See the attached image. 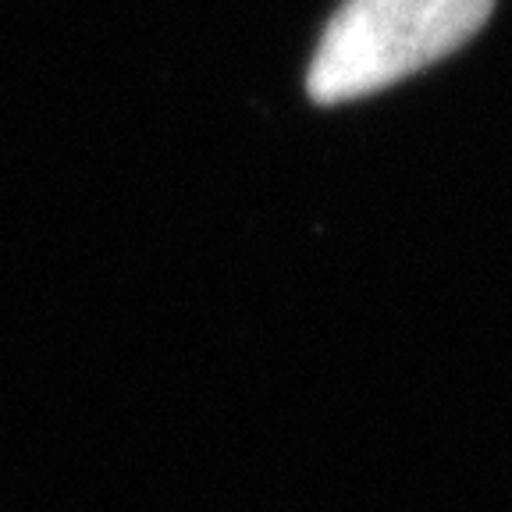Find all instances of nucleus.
Here are the masks:
<instances>
[{
    "mask_svg": "<svg viewBox=\"0 0 512 512\" xmlns=\"http://www.w3.org/2000/svg\"><path fill=\"white\" fill-rule=\"evenodd\" d=\"M495 11V0H345L313 50V104H349L456 54Z\"/></svg>",
    "mask_w": 512,
    "mask_h": 512,
    "instance_id": "nucleus-1",
    "label": "nucleus"
}]
</instances>
